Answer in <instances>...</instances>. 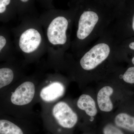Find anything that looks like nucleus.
<instances>
[{
    "label": "nucleus",
    "mask_w": 134,
    "mask_h": 134,
    "mask_svg": "<svg viewBox=\"0 0 134 134\" xmlns=\"http://www.w3.org/2000/svg\"><path fill=\"white\" fill-rule=\"evenodd\" d=\"M46 44V66L57 70L63 63L65 52L71 45L69 31L74 17L48 9L39 16Z\"/></svg>",
    "instance_id": "1"
},
{
    "label": "nucleus",
    "mask_w": 134,
    "mask_h": 134,
    "mask_svg": "<svg viewBox=\"0 0 134 134\" xmlns=\"http://www.w3.org/2000/svg\"><path fill=\"white\" fill-rule=\"evenodd\" d=\"M14 29L16 48L26 65L37 62L46 54V44L39 16L22 18Z\"/></svg>",
    "instance_id": "2"
},
{
    "label": "nucleus",
    "mask_w": 134,
    "mask_h": 134,
    "mask_svg": "<svg viewBox=\"0 0 134 134\" xmlns=\"http://www.w3.org/2000/svg\"><path fill=\"white\" fill-rule=\"evenodd\" d=\"M44 74L38 72L25 75L14 83L8 99L10 111L15 117L26 119L35 114L34 107L37 103L38 86Z\"/></svg>",
    "instance_id": "3"
},
{
    "label": "nucleus",
    "mask_w": 134,
    "mask_h": 134,
    "mask_svg": "<svg viewBox=\"0 0 134 134\" xmlns=\"http://www.w3.org/2000/svg\"><path fill=\"white\" fill-rule=\"evenodd\" d=\"M41 106V116L47 123L54 122L67 129L73 128L77 123L78 115L66 101H58Z\"/></svg>",
    "instance_id": "4"
},
{
    "label": "nucleus",
    "mask_w": 134,
    "mask_h": 134,
    "mask_svg": "<svg viewBox=\"0 0 134 134\" xmlns=\"http://www.w3.org/2000/svg\"><path fill=\"white\" fill-rule=\"evenodd\" d=\"M59 78L56 74H45L39 85L37 103L41 105L50 104L57 102L63 96L66 87Z\"/></svg>",
    "instance_id": "5"
},
{
    "label": "nucleus",
    "mask_w": 134,
    "mask_h": 134,
    "mask_svg": "<svg viewBox=\"0 0 134 134\" xmlns=\"http://www.w3.org/2000/svg\"><path fill=\"white\" fill-rule=\"evenodd\" d=\"M76 21L77 29L76 38L71 46L73 50L77 48L78 45L91 36L98 24L99 18L96 12L91 10L84 11Z\"/></svg>",
    "instance_id": "6"
},
{
    "label": "nucleus",
    "mask_w": 134,
    "mask_h": 134,
    "mask_svg": "<svg viewBox=\"0 0 134 134\" xmlns=\"http://www.w3.org/2000/svg\"><path fill=\"white\" fill-rule=\"evenodd\" d=\"M111 47L105 42L96 44L80 59L79 64L83 69L90 71L95 69L105 61L111 53Z\"/></svg>",
    "instance_id": "7"
},
{
    "label": "nucleus",
    "mask_w": 134,
    "mask_h": 134,
    "mask_svg": "<svg viewBox=\"0 0 134 134\" xmlns=\"http://www.w3.org/2000/svg\"><path fill=\"white\" fill-rule=\"evenodd\" d=\"M113 92L110 86H104L98 92L97 100L99 108L102 111L109 112L112 110L113 106L110 97Z\"/></svg>",
    "instance_id": "8"
},
{
    "label": "nucleus",
    "mask_w": 134,
    "mask_h": 134,
    "mask_svg": "<svg viewBox=\"0 0 134 134\" xmlns=\"http://www.w3.org/2000/svg\"><path fill=\"white\" fill-rule=\"evenodd\" d=\"M76 104L79 109L84 110L91 117H93L97 114V110L96 103L94 99L89 95L82 94L80 96Z\"/></svg>",
    "instance_id": "9"
},
{
    "label": "nucleus",
    "mask_w": 134,
    "mask_h": 134,
    "mask_svg": "<svg viewBox=\"0 0 134 134\" xmlns=\"http://www.w3.org/2000/svg\"><path fill=\"white\" fill-rule=\"evenodd\" d=\"M116 126L128 132L134 133V115L126 113H121L114 119Z\"/></svg>",
    "instance_id": "10"
},
{
    "label": "nucleus",
    "mask_w": 134,
    "mask_h": 134,
    "mask_svg": "<svg viewBox=\"0 0 134 134\" xmlns=\"http://www.w3.org/2000/svg\"><path fill=\"white\" fill-rule=\"evenodd\" d=\"M20 19L26 15L38 16L34 5V0H15Z\"/></svg>",
    "instance_id": "11"
},
{
    "label": "nucleus",
    "mask_w": 134,
    "mask_h": 134,
    "mask_svg": "<svg viewBox=\"0 0 134 134\" xmlns=\"http://www.w3.org/2000/svg\"><path fill=\"white\" fill-rule=\"evenodd\" d=\"M0 134H25L21 126L9 120L0 119Z\"/></svg>",
    "instance_id": "12"
},
{
    "label": "nucleus",
    "mask_w": 134,
    "mask_h": 134,
    "mask_svg": "<svg viewBox=\"0 0 134 134\" xmlns=\"http://www.w3.org/2000/svg\"><path fill=\"white\" fill-rule=\"evenodd\" d=\"M10 7L16 8L18 10L15 0H0V15L4 14L7 12Z\"/></svg>",
    "instance_id": "13"
},
{
    "label": "nucleus",
    "mask_w": 134,
    "mask_h": 134,
    "mask_svg": "<svg viewBox=\"0 0 134 134\" xmlns=\"http://www.w3.org/2000/svg\"><path fill=\"white\" fill-rule=\"evenodd\" d=\"M122 79L126 83L134 84V67L128 68L122 75Z\"/></svg>",
    "instance_id": "14"
},
{
    "label": "nucleus",
    "mask_w": 134,
    "mask_h": 134,
    "mask_svg": "<svg viewBox=\"0 0 134 134\" xmlns=\"http://www.w3.org/2000/svg\"><path fill=\"white\" fill-rule=\"evenodd\" d=\"M103 133L104 134H125L119 128L110 124L104 127Z\"/></svg>",
    "instance_id": "15"
},
{
    "label": "nucleus",
    "mask_w": 134,
    "mask_h": 134,
    "mask_svg": "<svg viewBox=\"0 0 134 134\" xmlns=\"http://www.w3.org/2000/svg\"><path fill=\"white\" fill-rule=\"evenodd\" d=\"M8 42L7 38L5 36L0 35V53L6 48Z\"/></svg>",
    "instance_id": "16"
},
{
    "label": "nucleus",
    "mask_w": 134,
    "mask_h": 134,
    "mask_svg": "<svg viewBox=\"0 0 134 134\" xmlns=\"http://www.w3.org/2000/svg\"><path fill=\"white\" fill-rule=\"evenodd\" d=\"M53 0H40L43 6L47 8L48 9H51L52 8V2Z\"/></svg>",
    "instance_id": "17"
},
{
    "label": "nucleus",
    "mask_w": 134,
    "mask_h": 134,
    "mask_svg": "<svg viewBox=\"0 0 134 134\" xmlns=\"http://www.w3.org/2000/svg\"><path fill=\"white\" fill-rule=\"evenodd\" d=\"M129 48L131 50H134V42H131L130 43Z\"/></svg>",
    "instance_id": "18"
},
{
    "label": "nucleus",
    "mask_w": 134,
    "mask_h": 134,
    "mask_svg": "<svg viewBox=\"0 0 134 134\" xmlns=\"http://www.w3.org/2000/svg\"><path fill=\"white\" fill-rule=\"evenodd\" d=\"M132 27L133 31L134 32V15L133 17V21H132Z\"/></svg>",
    "instance_id": "19"
},
{
    "label": "nucleus",
    "mask_w": 134,
    "mask_h": 134,
    "mask_svg": "<svg viewBox=\"0 0 134 134\" xmlns=\"http://www.w3.org/2000/svg\"><path fill=\"white\" fill-rule=\"evenodd\" d=\"M132 64H133L134 65V56L133 57V58H132Z\"/></svg>",
    "instance_id": "20"
}]
</instances>
